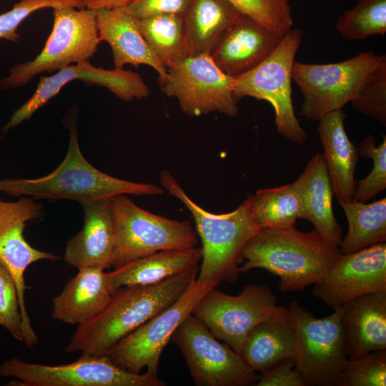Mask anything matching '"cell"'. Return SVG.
<instances>
[{
  "label": "cell",
  "instance_id": "cell-11",
  "mask_svg": "<svg viewBox=\"0 0 386 386\" xmlns=\"http://www.w3.org/2000/svg\"><path fill=\"white\" fill-rule=\"evenodd\" d=\"M197 386L255 385L259 375L227 343L220 342L192 314L172 336Z\"/></svg>",
  "mask_w": 386,
  "mask_h": 386
},
{
  "label": "cell",
  "instance_id": "cell-26",
  "mask_svg": "<svg viewBox=\"0 0 386 386\" xmlns=\"http://www.w3.org/2000/svg\"><path fill=\"white\" fill-rule=\"evenodd\" d=\"M78 270L53 299L51 312L54 320L77 326L96 317L112 295L105 284L103 269L86 267Z\"/></svg>",
  "mask_w": 386,
  "mask_h": 386
},
{
  "label": "cell",
  "instance_id": "cell-29",
  "mask_svg": "<svg viewBox=\"0 0 386 386\" xmlns=\"http://www.w3.org/2000/svg\"><path fill=\"white\" fill-rule=\"evenodd\" d=\"M244 202L251 220L259 229L295 226L300 217V199L293 183L260 189Z\"/></svg>",
  "mask_w": 386,
  "mask_h": 386
},
{
  "label": "cell",
  "instance_id": "cell-13",
  "mask_svg": "<svg viewBox=\"0 0 386 386\" xmlns=\"http://www.w3.org/2000/svg\"><path fill=\"white\" fill-rule=\"evenodd\" d=\"M159 81L162 91L177 99L189 117L219 112L230 117L238 114L234 78L224 74L209 55L185 56L167 69Z\"/></svg>",
  "mask_w": 386,
  "mask_h": 386
},
{
  "label": "cell",
  "instance_id": "cell-21",
  "mask_svg": "<svg viewBox=\"0 0 386 386\" xmlns=\"http://www.w3.org/2000/svg\"><path fill=\"white\" fill-rule=\"evenodd\" d=\"M96 21L99 41L110 45L115 69H122L127 64H144L158 73L159 81L166 78L167 68L143 37L137 19L119 7L98 9Z\"/></svg>",
  "mask_w": 386,
  "mask_h": 386
},
{
  "label": "cell",
  "instance_id": "cell-12",
  "mask_svg": "<svg viewBox=\"0 0 386 386\" xmlns=\"http://www.w3.org/2000/svg\"><path fill=\"white\" fill-rule=\"evenodd\" d=\"M194 277L184 292L170 306L161 311L122 339L109 357L117 367L132 373L147 372L158 375L163 350L182 322L192 313L199 300L218 284L201 282Z\"/></svg>",
  "mask_w": 386,
  "mask_h": 386
},
{
  "label": "cell",
  "instance_id": "cell-19",
  "mask_svg": "<svg viewBox=\"0 0 386 386\" xmlns=\"http://www.w3.org/2000/svg\"><path fill=\"white\" fill-rule=\"evenodd\" d=\"M82 229L66 244L64 260L78 269L112 267L115 229L110 199L82 202Z\"/></svg>",
  "mask_w": 386,
  "mask_h": 386
},
{
  "label": "cell",
  "instance_id": "cell-32",
  "mask_svg": "<svg viewBox=\"0 0 386 386\" xmlns=\"http://www.w3.org/2000/svg\"><path fill=\"white\" fill-rule=\"evenodd\" d=\"M242 14L284 36L293 26L290 0H227Z\"/></svg>",
  "mask_w": 386,
  "mask_h": 386
},
{
  "label": "cell",
  "instance_id": "cell-20",
  "mask_svg": "<svg viewBox=\"0 0 386 386\" xmlns=\"http://www.w3.org/2000/svg\"><path fill=\"white\" fill-rule=\"evenodd\" d=\"M340 308L347 359L386 350V291L356 297Z\"/></svg>",
  "mask_w": 386,
  "mask_h": 386
},
{
  "label": "cell",
  "instance_id": "cell-36",
  "mask_svg": "<svg viewBox=\"0 0 386 386\" xmlns=\"http://www.w3.org/2000/svg\"><path fill=\"white\" fill-rule=\"evenodd\" d=\"M59 6L85 8L83 0H20L9 11L0 14V39L16 41L20 38L17 29L30 14L39 9Z\"/></svg>",
  "mask_w": 386,
  "mask_h": 386
},
{
  "label": "cell",
  "instance_id": "cell-22",
  "mask_svg": "<svg viewBox=\"0 0 386 386\" xmlns=\"http://www.w3.org/2000/svg\"><path fill=\"white\" fill-rule=\"evenodd\" d=\"M293 184L301 202L300 218L311 222L328 244L339 249L342 228L333 212L334 192L323 155L315 154Z\"/></svg>",
  "mask_w": 386,
  "mask_h": 386
},
{
  "label": "cell",
  "instance_id": "cell-10",
  "mask_svg": "<svg viewBox=\"0 0 386 386\" xmlns=\"http://www.w3.org/2000/svg\"><path fill=\"white\" fill-rule=\"evenodd\" d=\"M0 375L14 377L19 386H164L158 375L132 373L115 365L107 356L81 355L64 365H47L13 357L0 365Z\"/></svg>",
  "mask_w": 386,
  "mask_h": 386
},
{
  "label": "cell",
  "instance_id": "cell-23",
  "mask_svg": "<svg viewBox=\"0 0 386 386\" xmlns=\"http://www.w3.org/2000/svg\"><path fill=\"white\" fill-rule=\"evenodd\" d=\"M346 117L343 109L332 112L318 120L317 127L332 188L340 204L352 201L357 185L359 153L346 133Z\"/></svg>",
  "mask_w": 386,
  "mask_h": 386
},
{
  "label": "cell",
  "instance_id": "cell-37",
  "mask_svg": "<svg viewBox=\"0 0 386 386\" xmlns=\"http://www.w3.org/2000/svg\"><path fill=\"white\" fill-rule=\"evenodd\" d=\"M0 325L16 340L24 342V328L16 285L10 272L0 263Z\"/></svg>",
  "mask_w": 386,
  "mask_h": 386
},
{
  "label": "cell",
  "instance_id": "cell-39",
  "mask_svg": "<svg viewBox=\"0 0 386 386\" xmlns=\"http://www.w3.org/2000/svg\"><path fill=\"white\" fill-rule=\"evenodd\" d=\"M256 386H305L302 375L295 369L292 357L287 358L272 370L262 373Z\"/></svg>",
  "mask_w": 386,
  "mask_h": 386
},
{
  "label": "cell",
  "instance_id": "cell-28",
  "mask_svg": "<svg viewBox=\"0 0 386 386\" xmlns=\"http://www.w3.org/2000/svg\"><path fill=\"white\" fill-rule=\"evenodd\" d=\"M348 230L339 247L341 254L386 242V198L372 203L351 201L341 204Z\"/></svg>",
  "mask_w": 386,
  "mask_h": 386
},
{
  "label": "cell",
  "instance_id": "cell-40",
  "mask_svg": "<svg viewBox=\"0 0 386 386\" xmlns=\"http://www.w3.org/2000/svg\"><path fill=\"white\" fill-rule=\"evenodd\" d=\"M133 0H83L86 8L98 10L124 7Z\"/></svg>",
  "mask_w": 386,
  "mask_h": 386
},
{
  "label": "cell",
  "instance_id": "cell-6",
  "mask_svg": "<svg viewBox=\"0 0 386 386\" xmlns=\"http://www.w3.org/2000/svg\"><path fill=\"white\" fill-rule=\"evenodd\" d=\"M302 35L300 29H292L264 60L234 77L236 100L250 96L270 103L274 110L277 132L297 144H303L307 138L295 114L291 86L292 66Z\"/></svg>",
  "mask_w": 386,
  "mask_h": 386
},
{
  "label": "cell",
  "instance_id": "cell-25",
  "mask_svg": "<svg viewBox=\"0 0 386 386\" xmlns=\"http://www.w3.org/2000/svg\"><path fill=\"white\" fill-rule=\"evenodd\" d=\"M202 258L198 246L159 251L104 272L105 284L112 294L122 287L156 284L199 267Z\"/></svg>",
  "mask_w": 386,
  "mask_h": 386
},
{
  "label": "cell",
  "instance_id": "cell-38",
  "mask_svg": "<svg viewBox=\"0 0 386 386\" xmlns=\"http://www.w3.org/2000/svg\"><path fill=\"white\" fill-rule=\"evenodd\" d=\"M192 0H133L123 8L137 19L157 14L183 15Z\"/></svg>",
  "mask_w": 386,
  "mask_h": 386
},
{
  "label": "cell",
  "instance_id": "cell-31",
  "mask_svg": "<svg viewBox=\"0 0 386 386\" xmlns=\"http://www.w3.org/2000/svg\"><path fill=\"white\" fill-rule=\"evenodd\" d=\"M336 30L347 40H360L386 33V0H359L337 20Z\"/></svg>",
  "mask_w": 386,
  "mask_h": 386
},
{
  "label": "cell",
  "instance_id": "cell-9",
  "mask_svg": "<svg viewBox=\"0 0 386 386\" xmlns=\"http://www.w3.org/2000/svg\"><path fill=\"white\" fill-rule=\"evenodd\" d=\"M385 59V55L367 51L337 63L295 61L292 79L303 96L299 114L307 120L318 121L342 109L355 98L367 76Z\"/></svg>",
  "mask_w": 386,
  "mask_h": 386
},
{
  "label": "cell",
  "instance_id": "cell-35",
  "mask_svg": "<svg viewBox=\"0 0 386 386\" xmlns=\"http://www.w3.org/2000/svg\"><path fill=\"white\" fill-rule=\"evenodd\" d=\"M361 114L386 125V59L365 78L351 102Z\"/></svg>",
  "mask_w": 386,
  "mask_h": 386
},
{
  "label": "cell",
  "instance_id": "cell-33",
  "mask_svg": "<svg viewBox=\"0 0 386 386\" xmlns=\"http://www.w3.org/2000/svg\"><path fill=\"white\" fill-rule=\"evenodd\" d=\"M386 350L347 359L336 386H385Z\"/></svg>",
  "mask_w": 386,
  "mask_h": 386
},
{
  "label": "cell",
  "instance_id": "cell-30",
  "mask_svg": "<svg viewBox=\"0 0 386 386\" xmlns=\"http://www.w3.org/2000/svg\"><path fill=\"white\" fill-rule=\"evenodd\" d=\"M138 24L150 49L167 69L185 57L183 15L157 14L138 19Z\"/></svg>",
  "mask_w": 386,
  "mask_h": 386
},
{
  "label": "cell",
  "instance_id": "cell-7",
  "mask_svg": "<svg viewBox=\"0 0 386 386\" xmlns=\"http://www.w3.org/2000/svg\"><path fill=\"white\" fill-rule=\"evenodd\" d=\"M53 9L52 30L41 52L34 59L13 66L9 76L0 80L2 89L24 86L41 72L88 60L96 51L100 42L97 10L73 6Z\"/></svg>",
  "mask_w": 386,
  "mask_h": 386
},
{
  "label": "cell",
  "instance_id": "cell-16",
  "mask_svg": "<svg viewBox=\"0 0 386 386\" xmlns=\"http://www.w3.org/2000/svg\"><path fill=\"white\" fill-rule=\"evenodd\" d=\"M386 291V244L341 254L312 293L333 310L356 297Z\"/></svg>",
  "mask_w": 386,
  "mask_h": 386
},
{
  "label": "cell",
  "instance_id": "cell-24",
  "mask_svg": "<svg viewBox=\"0 0 386 386\" xmlns=\"http://www.w3.org/2000/svg\"><path fill=\"white\" fill-rule=\"evenodd\" d=\"M295 345V332L288 308L278 306L247 335L241 356L255 372L262 374L293 357Z\"/></svg>",
  "mask_w": 386,
  "mask_h": 386
},
{
  "label": "cell",
  "instance_id": "cell-18",
  "mask_svg": "<svg viewBox=\"0 0 386 386\" xmlns=\"http://www.w3.org/2000/svg\"><path fill=\"white\" fill-rule=\"evenodd\" d=\"M283 36L251 17L241 14L221 37L209 56L224 74L234 78L264 60Z\"/></svg>",
  "mask_w": 386,
  "mask_h": 386
},
{
  "label": "cell",
  "instance_id": "cell-15",
  "mask_svg": "<svg viewBox=\"0 0 386 386\" xmlns=\"http://www.w3.org/2000/svg\"><path fill=\"white\" fill-rule=\"evenodd\" d=\"M43 214V206L32 197H22L15 202L0 198V263L11 274L19 295L24 328V343L31 349L39 342L25 302L26 285L24 274L29 265L40 260H57L58 255L32 247L25 239L27 222Z\"/></svg>",
  "mask_w": 386,
  "mask_h": 386
},
{
  "label": "cell",
  "instance_id": "cell-17",
  "mask_svg": "<svg viewBox=\"0 0 386 386\" xmlns=\"http://www.w3.org/2000/svg\"><path fill=\"white\" fill-rule=\"evenodd\" d=\"M80 79L85 83L104 86L124 101L147 97L149 91L142 76L131 71L104 69L92 66L88 60L71 64L49 76H41L34 94L10 117L3 133L28 120L39 108L58 94L67 83Z\"/></svg>",
  "mask_w": 386,
  "mask_h": 386
},
{
  "label": "cell",
  "instance_id": "cell-4",
  "mask_svg": "<svg viewBox=\"0 0 386 386\" xmlns=\"http://www.w3.org/2000/svg\"><path fill=\"white\" fill-rule=\"evenodd\" d=\"M159 180L164 191L184 204L194 219L202 253L197 279L218 284L235 281L242 250L260 229L251 220L244 202L230 212L214 214L194 202L169 171L162 170Z\"/></svg>",
  "mask_w": 386,
  "mask_h": 386
},
{
  "label": "cell",
  "instance_id": "cell-1",
  "mask_svg": "<svg viewBox=\"0 0 386 386\" xmlns=\"http://www.w3.org/2000/svg\"><path fill=\"white\" fill-rule=\"evenodd\" d=\"M199 269L156 284L117 289L96 317L77 326L65 351L95 357L109 355L122 339L175 302L198 274Z\"/></svg>",
  "mask_w": 386,
  "mask_h": 386
},
{
  "label": "cell",
  "instance_id": "cell-34",
  "mask_svg": "<svg viewBox=\"0 0 386 386\" xmlns=\"http://www.w3.org/2000/svg\"><path fill=\"white\" fill-rule=\"evenodd\" d=\"M358 153L371 159L372 169L369 174L357 182L353 199L366 202L386 189V137L376 146L372 136L364 138L360 143Z\"/></svg>",
  "mask_w": 386,
  "mask_h": 386
},
{
  "label": "cell",
  "instance_id": "cell-3",
  "mask_svg": "<svg viewBox=\"0 0 386 386\" xmlns=\"http://www.w3.org/2000/svg\"><path fill=\"white\" fill-rule=\"evenodd\" d=\"M0 192L13 197L70 199L81 204L120 194L157 196L165 191L161 186L119 179L95 168L83 156L76 122L71 120L67 153L58 167L41 177L0 179Z\"/></svg>",
  "mask_w": 386,
  "mask_h": 386
},
{
  "label": "cell",
  "instance_id": "cell-5",
  "mask_svg": "<svg viewBox=\"0 0 386 386\" xmlns=\"http://www.w3.org/2000/svg\"><path fill=\"white\" fill-rule=\"evenodd\" d=\"M110 201L115 229L114 269L159 251L198 246L197 234L189 221L150 212L127 194L115 196Z\"/></svg>",
  "mask_w": 386,
  "mask_h": 386
},
{
  "label": "cell",
  "instance_id": "cell-27",
  "mask_svg": "<svg viewBox=\"0 0 386 386\" xmlns=\"http://www.w3.org/2000/svg\"><path fill=\"white\" fill-rule=\"evenodd\" d=\"M241 14L227 0H192L184 14V56L209 55Z\"/></svg>",
  "mask_w": 386,
  "mask_h": 386
},
{
  "label": "cell",
  "instance_id": "cell-14",
  "mask_svg": "<svg viewBox=\"0 0 386 386\" xmlns=\"http://www.w3.org/2000/svg\"><path fill=\"white\" fill-rule=\"evenodd\" d=\"M277 302V296L266 285H247L237 295L214 287L199 300L192 314L216 338L241 355L247 335L276 310Z\"/></svg>",
  "mask_w": 386,
  "mask_h": 386
},
{
  "label": "cell",
  "instance_id": "cell-2",
  "mask_svg": "<svg viewBox=\"0 0 386 386\" xmlns=\"http://www.w3.org/2000/svg\"><path fill=\"white\" fill-rule=\"evenodd\" d=\"M340 254L315 229L302 232L295 226L264 227L246 243L238 272L265 269L279 278L281 292H295L320 282Z\"/></svg>",
  "mask_w": 386,
  "mask_h": 386
},
{
  "label": "cell",
  "instance_id": "cell-8",
  "mask_svg": "<svg viewBox=\"0 0 386 386\" xmlns=\"http://www.w3.org/2000/svg\"><path fill=\"white\" fill-rule=\"evenodd\" d=\"M287 308L295 332V369L306 385L336 386L347 360L340 307L323 318L295 300Z\"/></svg>",
  "mask_w": 386,
  "mask_h": 386
}]
</instances>
